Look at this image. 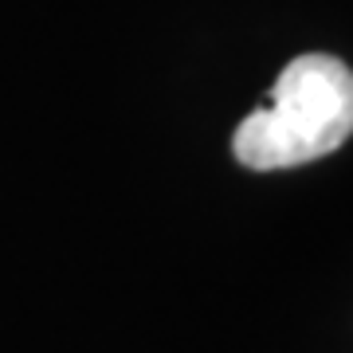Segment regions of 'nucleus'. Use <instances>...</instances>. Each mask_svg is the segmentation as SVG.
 <instances>
[{
	"instance_id": "f257e3e1",
	"label": "nucleus",
	"mask_w": 353,
	"mask_h": 353,
	"mask_svg": "<svg viewBox=\"0 0 353 353\" xmlns=\"http://www.w3.org/2000/svg\"><path fill=\"white\" fill-rule=\"evenodd\" d=\"M353 134V71L310 51L279 71L271 99L240 122L232 153L243 169L271 173L318 161Z\"/></svg>"
}]
</instances>
